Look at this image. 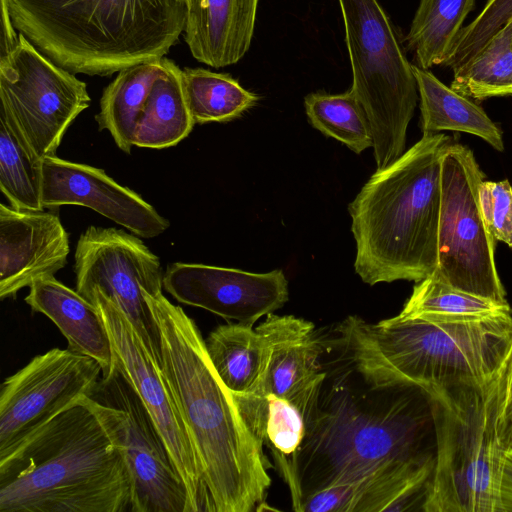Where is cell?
I'll return each mask as SVG.
<instances>
[{
  "mask_svg": "<svg viewBox=\"0 0 512 512\" xmlns=\"http://www.w3.org/2000/svg\"><path fill=\"white\" fill-rule=\"evenodd\" d=\"M161 346L160 369L197 456L210 512H250L271 485L263 446L208 356L192 318L163 293L147 295Z\"/></svg>",
  "mask_w": 512,
  "mask_h": 512,
  "instance_id": "6da1fadb",
  "label": "cell"
},
{
  "mask_svg": "<svg viewBox=\"0 0 512 512\" xmlns=\"http://www.w3.org/2000/svg\"><path fill=\"white\" fill-rule=\"evenodd\" d=\"M124 457L79 401L0 457V512H130Z\"/></svg>",
  "mask_w": 512,
  "mask_h": 512,
  "instance_id": "7a4b0ae2",
  "label": "cell"
},
{
  "mask_svg": "<svg viewBox=\"0 0 512 512\" xmlns=\"http://www.w3.org/2000/svg\"><path fill=\"white\" fill-rule=\"evenodd\" d=\"M337 331L355 369L373 388L418 387L431 396L486 384L499 374L512 342V313L466 322L395 316L376 324L349 316Z\"/></svg>",
  "mask_w": 512,
  "mask_h": 512,
  "instance_id": "3957f363",
  "label": "cell"
},
{
  "mask_svg": "<svg viewBox=\"0 0 512 512\" xmlns=\"http://www.w3.org/2000/svg\"><path fill=\"white\" fill-rule=\"evenodd\" d=\"M453 142L443 133L423 135L377 169L349 204L354 268L366 284L418 282L436 271L441 161Z\"/></svg>",
  "mask_w": 512,
  "mask_h": 512,
  "instance_id": "277c9868",
  "label": "cell"
},
{
  "mask_svg": "<svg viewBox=\"0 0 512 512\" xmlns=\"http://www.w3.org/2000/svg\"><path fill=\"white\" fill-rule=\"evenodd\" d=\"M16 29L72 73L110 75L162 58L184 32V0H6Z\"/></svg>",
  "mask_w": 512,
  "mask_h": 512,
  "instance_id": "5b68a950",
  "label": "cell"
},
{
  "mask_svg": "<svg viewBox=\"0 0 512 512\" xmlns=\"http://www.w3.org/2000/svg\"><path fill=\"white\" fill-rule=\"evenodd\" d=\"M431 399L435 466L421 511L500 512L507 449L498 433L500 372L486 384L445 389Z\"/></svg>",
  "mask_w": 512,
  "mask_h": 512,
  "instance_id": "8992f818",
  "label": "cell"
},
{
  "mask_svg": "<svg viewBox=\"0 0 512 512\" xmlns=\"http://www.w3.org/2000/svg\"><path fill=\"white\" fill-rule=\"evenodd\" d=\"M352 68V90L370 122L377 169L403 153L418 100L412 64L378 0H338Z\"/></svg>",
  "mask_w": 512,
  "mask_h": 512,
  "instance_id": "52a82bcc",
  "label": "cell"
},
{
  "mask_svg": "<svg viewBox=\"0 0 512 512\" xmlns=\"http://www.w3.org/2000/svg\"><path fill=\"white\" fill-rule=\"evenodd\" d=\"M303 445L316 447L324 458L318 463L325 464L324 476L307 493L350 481L390 460L435 454L431 396L409 387L383 412H318Z\"/></svg>",
  "mask_w": 512,
  "mask_h": 512,
  "instance_id": "ba28073f",
  "label": "cell"
},
{
  "mask_svg": "<svg viewBox=\"0 0 512 512\" xmlns=\"http://www.w3.org/2000/svg\"><path fill=\"white\" fill-rule=\"evenodd\" d=\"M485 180L472 150L453 142L441 161L438 266L433 273L460 290L508 304L495 263V237L485 220Z\"/></svg>",
  "mask_w": 512,
  "mask_h": 512,
  "instance_id": "9c48e42d",
  "label": "cell"
},
{
  "mask_svg": "<svg viewBox=\"0 0 512 512\" xmlns=\"http://www.w3.org/2000/svg\"><path fill=\"white\" fill-rule=\"evenodd\" d=\"M121 451L132 483L130 512H189L186 487L138 394L114 367L81 400Z\"/></svg>",
  "mask_w": 512,
  "mask_h": 512,
  "instance_id": "30bf717a",
  "label": "cell"
},
{
  "mask_svg": "<svg viewBox=\"0 0 512 512\" xmlns=\"http://www.w3.org/2000/svg\"><path fill=\"white\" fill-rule=\"evenodd\" d=\"M90 101L85 82L21 33L16 49L0 59V108L41 159L55 155L67 129Z\"/></svg>",
  "mask_w": 512,
  "mask_h": 512,
  "instance_id": "8fae6325",
  "label": "cell"
},
{
  "mask_svg": "<svg viewBox=\"0 0 512 512\" xmlns=\"http://www.w3.org/2000/svg\"><path fill=\"white\" fill-rule=\"evenodd\" d=\"M76 290L97 289L128 317L160 367L161 346L147 295L162 293L160 259L136 235L113 227H88L75 250Z\"/></svg>",
  "mask_w": 512,
  "mask_h": 512,
  "instance_id": "7c38bea8",
  "label": "cell"
},
{
  "mask_svg": "<svg viewBox=\"0 0 512 512\" xmlns=\"http://www.w3.org/2000/svg\"><path fill=\"white\" fill-rule=\"evenodd\" d=\"M82 296L98 309L110 335L115 367L140 397L157 427L189 499V512H210L201 468L160 367L125 313L97 289Z\"/></svg>",
  "mask_w": 512,
  "mask_h": 512,
  "instance_id": "4fadbf2b",
  "label": "cell"
},
{
  "mask_svg": "<svg viewBox=\"0 0 512 512\" xmlns=\"http://www.w3.org/2000/svg\"><path fill=\"white\" fill-rule=\"evenodd\" d=\"M102 378L100 364L70 349L53 348L7 377L0 390V457L84 396Z\"/></svg>",
  "mask_w": 512,
  "mask_h": 512,
  "instance_id": "5bb4252c",
  "label": "cell"
},
{
  "mask_svg": "<svg viewBox=\"0 0 512 512\" xmlns=\"http://www.w3.org/2000/svg\"><path fill=\"white\" fill-rule=\"evenodd\" d=\"M163 287L182 304L252 327L283 307L289 297L288 282L280 269L251 273L176 262L167 267Z\"/></svg>",
  "mask_w": 512,
  "mask_h": 512,
  "instance_id": "9a60e30c",
  "label": "cell"
},
{
  "mask_svg": "<svg viewBox=\"0 0 512 512\" xmlns=\"http://www.w3.org/2000/svg\"><path fill=\"white\" fill-rule=\"evenodd\" d=\"M43 207L79 205L93 209L142 238H154L169 221L104 170L54 156L42 159Z\"/></svg>",
  "mask_w": 512,
  "mask_h": 512,
  "instance_id": "2e32d148",
  "label": "cell"
},
{
  "mask_svg": "<svg viewBox=\"0 0 512 512\" xmlns=\"http://www.w3.org/2000/svg\"><path fill=\"white\" fill-rule=\"evenodd\" d=\"M255 329L269 346L264 382L257 393L285 398L302 413L308 426L319 412L325 379L319 361L322 342L314 324L293 315L270 313Z\"/></svg>",
  "mask_w": 512,
  "mask_h": 512,
  "instance_id": "e0dca14e",
  "label": "cell"
},
{
  "mask_svg": "<svg viewBox=\"0 0 512 512\" xmlns=\"http://www.w3.org/2000/svg\"><path fill=\"white\" fill-rule=\"evenodd\" d=\"M69 236L57 214L0 204V298L14 297L67 263Z\"/></svg>",
  "mask_w": 512,
  "mask_h": 512,
  "instance_id": "ac0fdd59",
  "label": "cell"
},
{
  "mask_svg": "<svg viewBox=\"0 0 512 512\" xmlns=\"http://www.w3.org/2000/svg\"><path fill=\"white\" fill-rule=\"evenodd\" d=\"M434 466L435 454L387 461L350 481L305 494L300 511H405L417 502L422 507Z\"/></svg>",
  "mask_w": 512,
  "mask_h": 512,
  "instance_id": "d6986e66",
  "label": "cell"
},
{
  "mask_svg": "<svg viewBox=\"0 0 512 512\" xmlns=\"http://www.w3.org/2000/svg\"><path fill=\"white\" fill-rule=\"evenodd\" d=\"M260 0H190L184 38L192 56L221 68L250 48Z\"/></svg>",
  "mask_w": 512,
  "mask_h": 512,
  "instance_id": "ffe728a7",
  "label": "cell"
},
{
  "mask_svg": "<svg viewBox=\"0 0 512 512\" xmlns=\"http://www.w3.org/2000/svg\"><path fill=\"white\" fill-rule=\"evenodd\" d=\"M25 302L33 312L44 314L58 327L68 349L92 357L102 368V378L110 376L115 367L112 342L92 302L54 276L34 282Z\"/></svg>",
  "mask_w": 512,
  "mask_h": 512,
  "instance_id": "44dd1931",
  "label": "cell"
},
{
  "mask_svg": "<svg viewBox=\"0 0 512 512\" xmlns=\"http://www.w3.org/2000/svg\"><path fill=\"white\" fill-rule=\"evenodd\" d=\"M233 395L251 433L269 448L279 474L289 486L294 510L300 511L298 458L307 430L304 416L291 402L272 393Z\"/></svg>",
  "mask_w": 512,
  "mask_h": 512,
  "instance_id": "7402d4cb",
  "label": "cell"
},
{
  "mask_svg": "<svg viewBox=\"0 0 512 512\" xmlns=\"http://www.w3.org/2000/svg\"><path fill=\"white\" fill-rule=\"evenodd\" d=\"M412 69L420 97L423 135L463 132L480 137L497 151H504L501 129L480 106L446 86L430 71L416 64H412Z\"/></svg>",
  "mask_w": 512,
  "mask_h": 512,
  "instance_id": "603a6c76",
  "label": "cell"
},
{
  "mask_svg": "<svg viewBox=\"0 0 512 512\" xmlns=\"http://www.w3.org/2000/svg\"><path fill=\"white\" fill-rule=\"evenodd\" d=\"M210 361L233 394L257 393L264 382L269 346L252 326L227 323L216 327L205 339Z\"/></svg>",
  "mask_w": 512,
  "mask_h": 512,
  "instance_id": "cb8c5ba5",
  "label": "cell"
},
{
  "mask_svg": "<svg viewBox=\"0 0 512 512\" xmlns=\"http://www.w3.org/2000/svg\"><path fill=\"white\" fill-rule=\"evenodd\" d=\"M181 72L172 60L164 57L139 117L134 146L168 148L178 144L192 131L195 123L185 99Z\"/></svg>",
  "mask_w": 512,
  "mask_h": 512,
  "instance_id": "d4e9b609",
  "label": "cell"
},
{
  "mask_svg": "<svg viewBox=\"0 0 512 512\" xmlns=\"http://www.w3.org/2000/svg\"><path fill=\"white\" fill-rule=\"evenodd\" d=\"M163 59L127 67L105 88L95 116L99 130H107L120 150L130 154L137 123Z\"/></svg>",
  "mask_w": 512,
  "mask_h": 512,
  "instance_id": "484cf974",
  "label": "cell"
},
{
  "mask_svg": "<svg viewBox=\"0 0 512 512\" xmlns=\"http://www.w3.org/2000/svg\"><path fill=\"white\" fill-rule=\"evenodd\" d=\"M475 0H420L406 42L417 66L428 70L447 61Z\"/></svg>",
  "mask_w": 512,
  "mask_h": 512,
  "instance_id": "4316f807",
  "label": "cell"
},
{
  "mask_svg": "<svg viewBox=\"0 0 512 512\" xmlns=\"http://www.w3.org/2000/svg\"><path fill=\"white\" fill-rule=\"evenodd\" d=\"M0 189L10 206L43 210L42 159L12 117L0 108Z\"/></svg>",
  "mask_w": 512,
  "mask_h": 512,
  "instance_id": "83f0119b",
  "label": "cell"
},
{
  "mask_svg": "<svg viewBox=\"0 0 512 512\" xmlns=\"http://www.w3.org/2000/svg\"><path fill=\"white\" fill-rule=\"evenodd\" d=\"M509 311V304H500L460 290L432 274L417 282L397 316L430 322H466Z\"/></svg>",
  "mask_w": 512,
  "mask_h": 512,
  "instance_id": "f1b7e54d",
  "label": "cell"
},
{
  "mask_svg": "<svg viewBox=\"0 0 512 512\" xmlns=\"http://www.w3.org/2000/svg\"><path fill=\"white\" fill-rule=\"evenodd\" d=\"M187 106L195 124L227 122L253 107L258 97L229 74L204 68L181 72Z\"/></svg>",
  "mask_w": 512,
  "mask_h": 512,
  "instance_id": "f546056e",
  "label": "cell"
},
{
  "mask_svg": "<svg viewBox=\"0 0 512 512\" xmlns=\"http://www.w3.org/2000/svg\"><path fill=\"white\" fill-rule=\"evenodd\" d=\"M451 88L475 100L512 95V21L464 68L454 72Z\"/></svg>",
  "mask_w": 512,
  "mask_h": 512,
  "instance_id": "4dcf8cb0",
  "label": "cell"
},
{
  "mask_svg": "<svg viewBox=\"0 0 512 512\" xmlns=\"http://www.w3.org/2000/svg\"><path fill=\"white\" fill-rule=\"evenodd\" d=\"M304 106L311 125L359 154L373 147L367 114L352 88L341 94L310 93Z\"/></svg>",
  "mask_w": 512,
  "mask_h": 512,
  "instance_id": "1f68e13d",
  "label": "cell"
},
{
  "mask_svg": "<svg viewBox=\"0 0 512 512\" xmlns=\"http://www.w3.org/2000/svg\"><path fill=\"white\" fill-rule=\"evenodd\" d=\"M510 20L512 0H487L476 18L460 31L444 65L453 72L464 68Z\"/></svg>",
  "mask_w": 512,
  "mask_h": 512,
  "instance_id": "d6a6232c",
  "label": "cell"
},
{
  "mask_svg": "<svg viewBox=\"0 0 512 512\" xmlns=\"http://www.w3.org/2000/svg\"><path fill=\"white\" fill-rule=\"evenodd\" d=\"M480 202L487 225L496 240L512 249V186L505 179L484 180L480 187Z\"/></svg>",
  "mask_w": 512,
  "mask_h": 512,
  "instance_id": "836d02e7",
  "label": "cell"
},
{
  "mask_svg": "<svg viewBox=\"0 0 512 512\" xmlns=\"http://www.w3.org/2000/svg\"><path fill=\"white\" fill-rule=\"evenodd\" d=\"M498 433L503 445L512 444V342L500 371Z\"/></svg>",
  "mask_w": 512,
  "mask_h": 512,
  "instance_id": "e575fe53",
  "label": "cell"
},
{
  "mask_svg": "<svg viewBox=\"0 0 512 512\" xmlns=\"http://www.w3.org/2000/svg\"><path fill=\"white\" fill-rule=\"evenodd\" d=\"M0 59L11 54L19 44V34L12 21L6 0H1Z\"/></svg>",
  "mask_w": 512,
  "mask_h": 512,
  "instance_id": "d590c367",
  "label": "cell"
},
{
  "mask_svg": "<svg viewBox=\"0 0 512 512\" xmlns=\"http://www.w3.org/2000/svg\"><path fill=\"white\" fill-rule=\"evenodd\" d=\"M500 512H512V446L505 451L500 485Z\"/></svg>",
  "mask_w": 512,
  "mask_h": 512,
  "instance_id": "8d00e7d4",
  "label": "cell"
},
{
  "mask_svg": "<svg viewBox=\"0 0 512 512\" xmlns=\"http://www.w3.org/2000/svg\"><path fill=\"white\" fill-rule=\"evenodd\" d=\"M186 2V4L188 5V3L190 2V0H184Z\"/></svg>",
  "mask_w": 512,
  "mask_h": 512,
  "instance_id": "74e56055",
  "label": "cell"
},
{
  "mask_svg": "<svg viewBox=\"0 0 512 512\" xmlns=\"http://www.w3.org/2000/svg\"><path fill=\"white\" fill-rule=\"evenodd\" d=\"M510 21H512V20H510Z\"/></svg>",
  "mask_w": 512,
  "mask_h": 512,
  "instance_id": "f35d334b",
  "label": "cell"
},
{
  "mask_svg": "<svg viewBox=\"0 0 512 512\" xmlns=\"http://www.w3.org/2000/svg\"><path fill=\"white\" fill-rule=\"evenodd\" d=\"M511 446H512V444H511Z\"/></svg>",
  "mask_w": 512,
  "mask_h": 512,
  "instance_id": "ab89813d",
  "label": "cell"
}]
</instances>
